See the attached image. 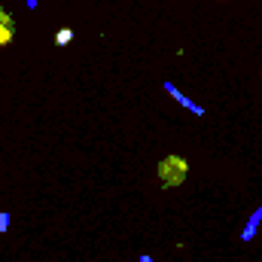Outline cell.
<instances>
[{
  "mask_svg": "<svg viewBox=\"0 0 262 262\" xmlns=\"http://www.w3.org/2000/svg\"><path fill=\"white\" fill-rule=\"evenodd\" d=\"M70 40H73V31H70V28H61V31L55 34V46H67Z\"/></svg>",
  "mask_w": 262,
  "mask_h": 262,
  "instance_id": "cell-3",
  "label": "cell"
},
{
  "mask_svg": "<svg viewBox=\"0 0 262 262\" xmlns=\"http://www.w3.org/2000/svg\"><path fill=\"white\" fill-rule=\"evenodd\" d=\"M25 3H28V6H37V3H40V0H25Z\"/></svg>",
  "mask_w": 262,
  "mask_h": 262,
  "instance_id": "cell-6",
  "label": "cell"
},
{
  "mask_svg": "<svg viewBox=\"0 0 262 262\" xmlns=\"http://www.w3.org/2000/svg\"><path fill=\"white\" fill-rule=\"evenodd\" d=\"M159 177H162L165 186H177V183H183V180H186V162H183L180 156H168V159L159 165Z\"/></svg>",
  "mask_w": 262,
  "mask_h": 262,
  "instance_id": "cell-1",
  "label": "cell"
},
{
  "mask_svg": "<svg viewBox=\"0 0 262 262\" xmlns=\"http://www.w3.org/2000/svg\"><path fill=\"white\" fill-rule=\"evenodd\" d=\"M0 21H6V25H12V15H9L6 9H0Z\"/></svg>",
  "mask_w": 262,
  "mask_h": 262,
  "instance_id": "cell-5",
  "label": "cell"
},
{
  "mask_svg": "<svg viewBox=\"0 0 262 262\" xmlns=\"http://www.w3.org/2000/svg\"><path fill=\"white\" fill-rule=\"evenodd\" d=\"M9 229V213H0V232H6Z\"/></svg>",
  "mask_w": 262,
  "mask_h": 262,
  "instance_id": "cell-4",
  "label": "cell"
},
{
  "mask_svg": "<svg viewBox=\"0 0 262 262\" xmlns=\"http://www.w3.org/2000/svg\"><path fill=\"white\" fill-rule=\"evenodd\" d=\"M140 262H152V259H149V256H143V259H140Z\"/></svg>",
  "mask_w": 262,
  "mask_h": 262,
  "instance_id": "cell-7",
  "label": "cell"
},
{
  "mask_svg": "<svg viewBox=\"0 0 262 262\" xmlns=\"http://www.w3.org/2000/svg\"><path fill=\"white\" fill-rule=\"evenodd\" d=\"M12 34H15V25L0 21V46H9V43H12Z\"/></svg>",
  "mask_w": 262,
  "mask_h": 262,
  "instance_id": "cell-2",
  "label": "cell"
}]
</instances>
